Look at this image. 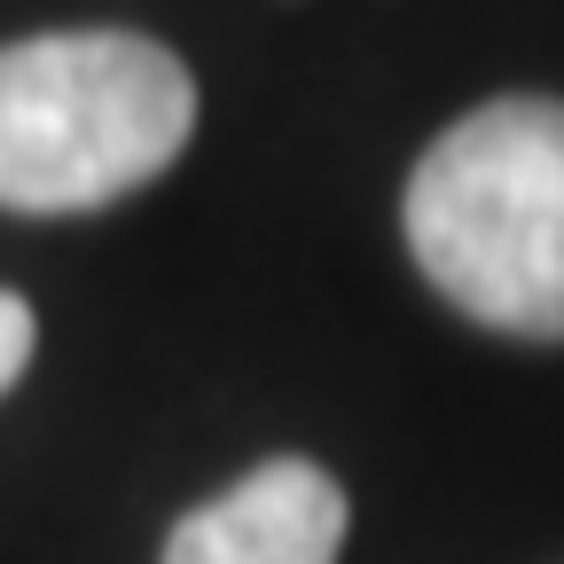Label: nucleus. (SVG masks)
<instances>
[{
	"label": "nucleus",
	"mask_w": 564,
	"mask_h": 564,
	"mask_svg": "<svg viewBox=\"0 0 564 564\" xmlns=\"http://www.w3.org/2000/svg\"><path fill=\"white\" fill-rule=\"evenodd\" d=\"M408 251L423 282L486 329L564 345V102L494 95L408 173Z\"/></svg>",
	"instance_id": "nucleus-1"
},
{
	"label": "nucleus",
	"mask_w": 564,
	"mask_h": 564,
	"mask_svg": "<svg viewBox=\"0 0 564 564\" xmlns=\"http://www.w3.org/2000/svg\"><path fill=\"white\" fill-rule=\"evenodd\" d=\"M196 133V79L150 32H32L0 47V204L63 220L158 181Z\"/></svg>",
	"instance_id": "nucleus-2"
},
{
	"label": "nucleus",
	"mask_w": 564,
	"mask_h": 564,
	"mask_svg": "<svg viewBox=\"0 0 564 564\" xmlns=\"http://www.w3.org/2000/svg\"><path fill=\"white\" fill-rule=\"evenodd\" d=\"M345 525V486L306 455H274L228 494H212L204 510H188L165 533L158 564H337Z\"/></svg>",
	"instance_id": "nucleus-3"
},
{
	"label": "nucleus",
	"mask_w": 564,
	"mask_h": 564,
	"mask_svg": "<svg viewBox=\"0 0 564 564\" xmlns=\"http://www.w3.org/2000/svg\"><path fill=\"white\" fill-rule=\"evenodd\" d=\"M32 345H40V314L17 291H0V400H9L17 377L32 369Z\"/></svg>",
	"instance_id": "nucleus-4"
}]
</instances>
